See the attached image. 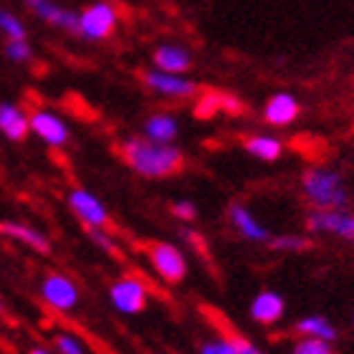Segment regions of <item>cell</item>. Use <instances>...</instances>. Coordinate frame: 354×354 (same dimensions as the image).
Masks as SVG:
<instances>
[{
    "instance_id": "9",
    "label": "cell",
    "mask_w": 354,
    "mask_h": 354,
    "mask_svg": "<svg viewBox=\"0 0 354 354\" xmlns=\"http://www.w3.org/2000/svg\"><path fill=\"white\" fill-rule=\"evenodd\" d=\"M142 84H145L149 91H155L157 96H165V99H190V96L198 94V84L190 82L187 76L165 74L160 68L142 71Z\"/></svg>"
},
{
    "instance_id": "22",
    "label": "cell",
    "mask_w": 354,
    "mask_h": 354,
    "mask_svg": "<svg viewBox=\"0 0 354 354\" xmlns=\"http://www.w3.org/2000/svg\"><path fill=\"white\" fill-rule=\"evenodd\" d=\"M198 354H241V349H238L236 337H223V334H218V337L200 342Z\"/></svg>"
},
{
    "instance_id": "17",
    "label": "cell",
    "mask_w": 354,
    "mask_h": 354,
    "mask_svg": "<svg viewBox=\"0 0 354 354\" xmlns=\"http://www.w3.org/2000/svg\"><path fill=\"white\" fill-rule=\"evenodd\" d=\"M28 114L13 102H0V134L10 142H23L28 137Z\"/></svg>"
},
{
    "instance_id": "10",
    "label": "cell",
    "mask_w": 354,
    "mask_h": 354,
    "mask_svg": "<svg viewBox=\"0 0 354 354\" xmlns=\"http://www.w3.org/2000/svg\"><path fill=\"white\" fill-rule=\"evenodd\" d=\"M117 28V10L109 3H94L79 15V36L88 41H104Z\"/></svg>"
},
{
    "instance_id": "14",
    "label": "cell",
    "mask_w": 354,
    "mask_h": 354,
    "mask_svg": "<svg viewBox=\"0 0 354 354\" xmlns=\"http://www.w3.org/2000/svg\"><path fill=\"white\" fill-rule=\"evenodd\" d=\"M0 236L10 238V241H18V243L28 245L30 251L36 253H48L51 251V241L46 233H41L38 228L28 225V223H18V221H6L0 223Z\"/></svg>"
},
{
    "instance_id": "31",
    "label": "cell",
    "mask_w": 354,
    "mask_h": 354,
    "mask_svg": "<svg viewBox=\"0 0 354 354\" xmlns=\"http://www.w3.org/2000/svg\"><path fill=\"white\" fill-rule=\"evenodd\" d=\"M28 354H53V352H48V349H46V347H33Z\"/></svg>"
},
{
    "instance_id": "18",
    "label": "cell",
    "mask_w": 354,
    "mask_h": 354,
    "mask_svg": "<svg viewBox=\"0 0 354 354\" xmlns=\"http://www.w3.org/2000/svg\"><path fill=\"white\" fill-rule=\"evenodd\" d=\"M180 134V122L170 111H155L145 119L142 124V137H147L152 142H162V145H172Z\"/></svg>"
},
{
    "instance_id": "19",
    "label": "cell",
    "mask_w": 354,
    "mask_h": 354,
    "mask_svg": "<svg viewBox=\"0 0 354 354\" xmlns=\"http://www.w3.org/2000/svg\"><path fill=\"white\" fill-rule=\"evenodd\" d=\"M296 337H311V339H324L334 342L339 337V329L334 326V322L324 314H306L294 324Z\"/></svg>"
},
{
    "instance_id": "21",
    "label": "cell",
    "mask_w": 354,
    "mask_h": 354,
    "mask_svg": "<svg viewBox=\"0 0 354 354\" xmlns=\"http://www.w3.org/2000/svg\"><path fill=\"white\" fill-rule=\"evenodd\" d=\"M309 236H304V233H279V236L268 238L266 245L279 253H301L309 248Z\"/></svg>"
},
{
    "instance_id": "13",
    "label": "cell",
    "mask_w": 354,
    "mask_h": 354,
    "mask_svg": "<svg viewBox=\"0 0 354 354\" xmlns=\"http://www.w3.org/2000/svg\"><path fill=\"white\" fill-rule=\"evenodd\" d=\"M299 114H301V104L296 102V96L286 94V91L273 94L263 104V122L268 127H276V129L294 124L296 119H299Z\"/></svg>"
},
{
    "instance_id": "5",
    "label": "cell",
    "mask_w": 354,
    "mask_h": 354,
    "mask_svg": "<svg viewBox=\"0 0 354 354\" xmlns=\"http://www.w3.org/2000/svg\"><path fill=\"white\" fill-rule=\"evenodd\" d=\"M149 301V288L145 281L134 279V276H122L109 286V304L111 309L124 314V317H134L142 314Z\"/></svg>"
},
{
    "instance_id": "27",
    "label": "cell",
    "mask_w": 354,
    "mask_h": 354,
    "mask_svg": "<svg viewBox=\"0 0 354 354\" xmlns=\"http://www.w3.org/2000/svg\"><path fill=\"white\" fill-rule=\"evenodd\" d=\"M6 56L10 61H15V64H26V61H30L33 51H30L28 41H8V44H6Z\"/></svg>"
},
{
    "instance_id": "12",
    "label": "cell",
    "mask_w": 354,
    "mask_h": 354,
    "mask_svg": "<svg viewBox=\"0 0 354 354\" xmlns=\"http://www.w3.org/2000/svg\"><path fill=\"white\" fill-rule=\"evenodd\" d=\"M228 223L230 228L236 230L243 241H248V243H268V238H271V230L266 228L263 223L259 221V215L253 213L248 205H243V203H230Z\"/></svg>"
},
{
    "instance_id": "25",
    "label": "cell",
    "mask_w": 354,
    "mask_h": 354,
    "mask_svg": "<svg viewBox=\"0 0 354 354\" xmlns=\"http://www.w3.org/2000/svg\"><path fill=\"white\" fill-rule=\"evenodd\" d=\"M0 30L8 36V41H26V26L8 10H0Z\"/></svg>"
},
{
    "instance_id": "15",
    "label": "cell",
    "mask_w": 354,
    "mask_h": 354,
    "mask_svg": "<svg viewBox=\"0 0 354 354\" xmlns=\"http://www.w3.org/2000/svg\"><path fill=\"white\" fill-rule=\"evenodd\" d=\"M243 149L253 160H261V162H279L283 152H286V145L281 137L276 134H266V132H259V134H248L243 140Z\"/></svg>"
},
{
    "instance_id": "23",
    "label": "cell",
    "mask_w": 354,
    "mask_h": 354,
    "mask_svg": "<svg viewBox=\"0 0 354 354\" xmlns=\"http://www.w3.org/2000/svg\"><path fill=\"white\" fill-rule=\"evenodd\" d=\"M53 347H56V354H88V347L84 344L82 337L71 332L56 334L53 337Z\"/></svg>"
},
{
    "instance_id": "16",
    "label": "cell",
    "mask_w": 354,
    "mask_h": 354,
    "mask_svg": "<svg viewBox=\"0 0 354 354\" xmlns=\"http://www.w3.org/2000/svg\"><path fill=\"white\" fill-rule=\"evenodd\" d=\"M26 6H28L41 21L51 23L56 28L68 30V33H79V15L59 8L53 0H26Z\"/></svg>"
},
{
    "instance_id": "8",
    "label": "cell",
    "mask_w": 354,
    "mask_h": 354,
    "mask_svg": "<svg viewBox=\"0 0 354 354\" xmlns=\"http://www.w3.org/2000/svg\"><path fill=\"white\" fill-rule=\"evenodd\" d=\"M28 124H30V132L36 134L46 147H53V149L66 147L68 140H71L68 124L51 109H33L28 114Z\"/></svg>"
},
{
    "instance_id": "3",
    "label": "cell",
    "mask_w": 354,
    "mask_h": 354,
    "mask_svg": "<svg viewBox=\"0 0 354 354\" xmlns=\"http://www.w3.org/2000/svg\"><path fill=\"white\" fill-rule=\"evenodd\" d=\"M306 230L311 236H329L342 243L354 245V213L349 207H334V210H314L306 215Z\"/></svg>"
},
{
    "instance_id": "20",
    "label": "cell",
    "mask_w": 354,
    "mask_h": 354,
    "mask_svg": "<svg viewBox=\"0 0 354 354\" xmlns=\"http://www.w3.org/2000/svg\"><path fill=\"white\" fill-rule=\"evenodd\" d=\"M155 61V68L165 71V74H185V71H190L192 66V56L185 51L183 46H172V44H165L160 46L152 56Z\"/></svg>"
},
{
    "instance_id": "1",
    "label": "cell",
    "mask_w": 354,
    "mask_h": 354,
    "mask_svg": "<svg viewBox=\"0 0 354 354\" xmlns=\"http://www.w3.org/2000/svg\"><path fill=\"white\" fill-rule=\"evenodd\" d=\"M122 160L134 175L145 180H165L183 170L185 155L183 149L162 142H152L147 137H129L122 142Z\"/></svg>"
},
{
    "instance_id": "32",
    "label": "cell",
    "mask_w": 354,
    "mask_h": 354,
    "mask_svg": "<svg viewBox=\"0 0 354 354\" xmlns=\"http://www.w3.org/2000/svg\"><path fill=\"white\" fill-rule=\"evenodd\" d=\"M3 311H6V306H3V301H0V317H3Z\"/></svg>"
},
{
    "instance_id": "6",
    "label": "cell",
    "mask_w": 354,
    "mask_h": 354,
    "mask_svg": "<svg viewBox=\"0 0 354 354\" xmlns=\"http://www.w3.org/2000/svg\"><path fill=\"white\" fill-rule=\"evenodd\" d=\"M41 299L48 309L59 311V314H68L79 306L82 291L76 286V281L68 279L66 273H48L41 281Z\"/></svg>"
},
{
    "instance_id": "24",
    "label": "cell",
    "mask_w": 354,
    "mask_h": 354,
    "mask_svg": "<svg viewBox=\"0 0 354 354\" xmlns=\"http://www.w3.org/2000/svg\"><path fill=\"white\" fill-rule=\"evenodd\" d=\"M291 354H334L332 342L311 339V337H299L291 347Z\"/></svg>"
},
{
    "instance_id": "11",
    "label": "cell",
    "mask_w": 354,
    "mask_h": 354,
    "mask_svg": "<svg viewBox=\"0 0 354 354\" xmlns=\"http://www.w3.org/2000/svg\"><path fill=\"white\" fill-rule=\"evenodd\" d=\"M248 317L253 324L259 326H276L281 324V319L286 317V299L273 291V288H263L251 299L248 306Z\"/></svg>"
},
{
    "instance_id": "30",
    "label": "cell",
    "mask_w": 354,
    "mask_h": 354,
    "mask_svg": "<svg viewBox=\"0 0 354 354\" xmlns=\"http://www.w3.org/2000/svg\"><path fill=\"white\" fill-rule=\"evenodd\" d=\"M238 342V349H241V354H266L263 349H259L256 344H251L248 339H243V337H236Z\"/></svg>"
},
{
    "instance_id": "7",
    "label": "cell",
    "mask_w": 354,
    "mask_h": 354,
    "mask_svg": "<svg viewBox=\"0 0 354 354\" xmlns=\"http://www.w3.org/2000/svg\"><path fill=\"white\" fill-rule=\"evenodd\" d=\"M68 210L82 221L84 228H106L109 225V210L94 192L86 187H74L66 195Z\"/></svg>"
},
{
    "instance_id": "4",
    "label": "cell",
    "mask_w": 354,
    "mask_h": 354,
    "mask_svg": "<svg viewBox=\"0 0 354 354\" xmlns=\"http://www.w3.org/2000/svg\"><path fill=\"white\" fill-rule=\"evenodd\" d=\"M149 266L152 271L157 273V279L165 281V283H183L185 276H187V259L180 245L167 243V241H157V243L149 245Z\"/></svg>"
},
{
    "instance_id": "29",
    "label": "cell",
    "mask_w": 354,
    "mask_h": 354,
    "mask_svg": "<svg viewBox=\"0 0 354 354\" xmlns=\"http://www.w3.org/2000/svg\"><path fill=\"white\" fill-rule=\"evenodd\" d=\"M221 104H223V94H205L198 102V106H195V114L207 119L215 109H221Z\"/></svg>"
},
{
    "instance_id": "26",
    "label": "cell",
    "mask_w": 354,
    "mask_h": 354,
    "mask_svg": "<svg viewBox=\"0 0 354 354\" xmlns=\"http://www.w3.org/2000/svg\"><path fill=\"white\" fill-rule=\"evenodd\" d=\"M88 238H91V243L96 245V248H102L104 253H109V256H114V253L119 251L117 248V241L106 233V228H86Z\"/></svg>"
},
{
    "instance_id": "28",
    "label": "cell",
    "mask_w": 354,
    "mask_h": 354,
    "mask_svg": "<svg viewBox=\"0 0 354 354\" xmlns=\"http://www.w3.org/2000/svg\"><path fill=\"white\" fill-rule=\"evenodd\" d=\"M170 210H172V215H175L180 223H192L195 218H198V205H195L192 200H187V198L172 203Z\"/></svg>"
},
{
    "instance_id": "2",
    "label": "cell",
    "mask_w": 354,
    "mask_h": 354,
    "mask_svg": "<svg viewBox=\"0 0 354 354\" xmlns=\"http://www.w3.org/2000/svg\"><path fill=\"white\" fill-rule=\"evenodd\" d=\"M301 195L314 210L349 207V190L344 175L326 165H311L301 172Z\"/></svg>"
},
{
    "instance_id": "33",
    "label": "cell",
    "mask_w": 354,
    "mask_h": 354,
    "mask_svg": "<svg viewBox=\"0 0 354 354\" xmlns=\"http://www.w3.org/2000/svg\"><path fill=\"white\" fill-rule=\"evenodd\" d=\"M352 324H354V314H352Z\"/></svg>"
}]
</instances>
